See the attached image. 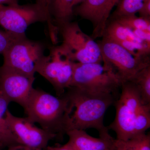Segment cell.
Returning a JSON list of instances; mask_svg holds the SVG:
<instances>
[{
	"label": "cell",
	"instance_id": "4fadbf2b",
	"mask_svg": "<svg viewBox=\"0 0 150 150\" xmlns=\"http://www.w3.org/2000/svg\"><path fill=\"white\" fill-rule=\"evenodd\" d=\"M116 110L114 121L108 127L116 135V139L126 141L134 137V123L136 111L118 98L114 104Z\"/></svg>",
	"mask_w": 150,
	"mask_h": 150
},
{
	"label": "cell",
	"instance_id": "7a4b0ae2",
	"mask_svg": "<svg viewBox=\"0 0 150 150\" xmlns=\"http://www.w3.org/2000/svg\"><path fill=\"white\" fill-rule=\"evenodd\" d=\"M67 90L65 93L75 108L70 116L69 130L94 129L99 132V136L109 134V129L103 123L104 115L118 97L112 94L89 92L73 87Z\"/></svg>",
	"mask_w": 150,
	"mask_h": 150
},
{
	"label": "cell",
	"instance_id": "d4e9b609",
	"mask_svg": "<svg viewBox=\"0 0 150 150\" xmlns=\"http://www.w3.org/2000/svg\"><path fill=\"white\" fill-rule=\"evenodd\" d=\"M46 150H75L68 143L65 144L61 146H48L46 148Z\"/></svg>",
	"mask_w": 150,
	"mask_h": 150
},
{
	"label": "cell",
	"instance_id": "3957f363",
	"mask_svg": "<svg viewBox=\"0 0 150 150\" xmlns=\"http://www.w3.org/2000/svg\"><path fill=\"white\" fill-rule=\"evenodd\" d=\"M48 23L49 35L54 44L58 42L59 30L50 14L36 3L25 5H0V25L14 34L24 35L28 28L36 22Z\"/></svg>",
	"mask_w": 150,
	"mask_h": 150
},
{
	"label": "cell",
	"instance_id": "5bb4252c",
	"mask_svg": "<svg viewBox=\"0 0 150 150\" xmlns=\"http://www.w3.org/2000/svg\"><path fill=\"white\" fill-rule=\"evenodd\" d=\"M75 0H51L50 11L54 25L59 29L63 25L71 21Z\"/></svg>",
	"mask_w": 150,
	"mask_h": 150
},
{
	"label": "cell",
	"instance_id": "4316f807",
	"mask_svg": "<svg viewBox=\"0 0 150 150\" xmlns=\"http://www.w3.org/2000/svg\"><path fill=\"white\" fill-rule=\"evenodd\" d=\"M18 4V0H0V5H16Z\"/></svg>",
	"mask_w": 150,
	"mask_h": 150
},
{
	"label": "cell",
	"instance_id": "1f68e13d",
	"mask_svg": "<svg viewBox=\"0 0 150 150\" xmlns=\"http://www.w3.org/2000/svg\"><path fill=\"white\" fill-rule=\"evenodd\" d=\"M0 145H1V146H2L4 147V146H3V145H2V144H1V142H0Z\"/></svg>",
	"mask_w": 150,
	"mask_h": 150
},
{
	"label": "cell",
	"instance_id": "30bf717a",
	"mask_svg": "<svg viewBox=\"0 0 150 150\" xmlns=\"http://www.w3.org/2000/svg\"><path fill=\"white\" fill-rule=\"evenodd\" d=\"M35 80V76L0 67V93L10 103H16L23 108L33 90Z\"/></svg>",
	"mask_w": 150,
	"mask_h": 150
},
{
	"label": "cell",
	"instance_id": "f1b7e54d",
	"mask_svg": "<svg viewBox=\"0 0 150 150\" xmlns=\"http://www.w3.org/2000/svg\"><path fill=\"white\" fill-rule=\"evenodd\" d=\"M84 0H75L74 3V6L79 4L81 3Z\"/></svg>",
	"mask_w": 150,
	"mask_h": 150
},
{
	"label": "cell",
	"instance_id": "cb8c5ba5",
	"mask_svg": "<svg viewBox=\"0 0 150 150\" xmlns=\"http://www.w3.org/2000/svg\"><path fill=\"white\" fill-rule=\"evenodd\" d=\"M138 13L141 17L150 18V0H145Z\"/></svg>",
	"mask_w": 150,
	"mask_h": 150
},
{
	"label": "cell",
	"instance_id": "603a6c76",
	"mask_svg": "<svg viewBox=\"0 0 150 150\" xmlns=\"http://www.w3.org/2000/svg\"><path fill=\"white\" fill-rule=\"evenodd\" d=\"M134 34L143 42L150 44V31L141 30H133Z\"/></svg>",
	"mask_w": 150,
	"mask_h": 150
},
{
	"label": "cell",
	"instance_id": "4dcf8cb0",
	"mask_svg": "<svg viewBox=\"0 0 150 150\" xmlns=\"http://www.w3.org/2000/svg\"><path fill=\"white\" fill-rule=\"evenodd\" d=\"M4 148V147L2 146H1L0 145V150H2V149L3 148Z\"/></svg>",
	"mask_w": 150,
	"mask_h": 150
},
{
	"label": "cell",
	"instance_id": "d6986e66",
	"mask_svg": "<svg viewBox=\"0 0 150 150\" xmlns=\"http://www.w3.org/2000/svg\"><path fill=\"white\" fill-rule=\"evenodd\" d=\"M145 0H119L117 7L109 18L134 15L138 13Z\"/></svg>",
	"mask_w": 150,
	"mask_h": 150
},
{
	"label": "cell",
	"instance_id": "9c48e42d",
	"mask_svg": "<svg viewBox=\"0 0 150 150\" xmlns=\"http://www.w3.org/2000/svg\"><path fill=\"white\" fill-rule=\"evenodd\" d=\"M6 121L19 144L31 149H46L56 134L38 128L27 118L14 115L8 109L6 111Z\"/></svg>",
	"mask_w": 150,
	"mask_h": 150
},
{
	"label": "cell",
	"instance_id": "277c9868",
	"mask_svg": "<svg viewBox=\"0 0 150 150\" xmlns=\"http://www.w3.org/2000/svg\"><path fill=\"white\" fill-rule=\"evenodd\" d=\"M97 43L103 67L122 83L130 81L140 71L150 66V56L136 57L118 43L105 38Z\"/></svg>",
	"mask_w": 150,
	"mask_h": 150
},
{
	"label": "cell",
	"instance_id": "52a82bcc",
	"mask_svg": "<svg viewBox=\"0 0 150 150\" xmlns=\"http://www.w3.org/2000/svg\"><path fill=\"white\" fill-rule=\"evenodd\" d=\"M62 45L73 61L81 64L102 63L98 43L81 29L79 23L71 21L59 28Z\"/></svg>",
	"mask_w": 150,
	"mask_h": 150
},
{
	"label": "cell",
	"instance_id": "83f0119b",
	"mask_svg": "<svg viewBox=\"0 0 150 150\" xmlns=\"http://www.w3.org/2000/svg\"><path fill=\"white\" fill-rule=\"evenodd\" d=\"M6 150H39L31 149H28L24 147L21 146H12L8 148Z\"/></svg>",
	"mask_w": 150,
	"mask_h": 150
},
{
	"label": "cell",
	"instance_id": "8fae6325",
	"mask_svg": "<svg viewBox=\"0 0 150 150\" xmlns=\"http://www.w3.org/2000/svg\"><path fill=\"white\" fill-rule=\"evenodd\" d=\"M79 5L74 9V14L91 23L93 39L102 38L114 6L113 0H84Z\"/></svg>",
	"mask_w": 150,
	"mask_h": 150
},
{
	"label": "cell",
	"instance_id": "2e32d148",
	"mask_svg": "<svg viewBox=\"0 0 150 150\" xmlns=\"http://www.w3.org/2000/svg\"><path fill=\"white\" fill-rule=\"evenodd\" d=\"M10 102L0 93V142L4 147L21 146L12 134L6 121L5 115Z\"/></svg>",
	"mask_w": 150,
	"mask_h": 150
},
{
	"label": "cell",
	"instance_id": "5b68a950",
	"mask_svg": "<svg viewBox=\"0 0 150 150\" xmlns=\"http://www.w3.org/2000/svg\"><path fill=\"white\" fill-rule=\"evenodd\" d=\"M121 84V81L106 69L102 63H75L70 87L89 92L112 94L117 96Z\"/></svg>",
	"mask_w": 150,
	"mask_h": 150
},
{
	"label": "cell",
	"instance_id": "44dd1931",
	"mask_svg": "<svg viewBox=\"0 0 150 150\" xmlns=\"http://www.w3.org/2000/svg\"><path fill=\"white\" fill-rule=\"evenodd\" d=\"M24 35L0 30V54L3 55L15 41Z\"/></svg>",
	"mask_w": 150,
	"mask_h": 150
},
{
	"label": "cell",
	"instance_id": "ba28073f",
	"mask_svg": "<svg viewBox=\"0 0 150 150\" xmlns=\"http://www.w3.org/2000/svg\"><path fill=\"white\" fill-rule=\"evenodd\" d=\"M45 46L23 35L15 41L3 54L2 66L30 76H34L43 59Z\"/></svg>",
	"mask_w": 150,
	"mask_h": 150
},
{
	"label": "cell",
	"instance_id": "ffe728a7",
	"mask_svg": "<svg viewBox=\"0 0 150 150\" xmlns=\"http://www.w3.org/2000/svg\"><path fill=\"white\" fill-rule=\"evenodd\" d=\"M113 19L132 30H141L150 31V18L138 17L134 15L120 17Z\"/></svg>",
	"mask_w": 150,
	"mask_h": 150
},
{
	"label": "cell",
	"instance_id": "f546056e",
	"mask_svg": "<svg viewBox=\"0 0 150 150\" xmlns=\"http://www.w3.org/2000/svg\"><path fill=\"white\" fill-rule=\"evenodd\" d=\"M118 1H119V0H113V3L114 6L116 5L117 3H118Z\"/></svg>",
	"mask_w": 150,
	"mask_h": 150
},
{
	"label": "cell",
	"instance_id": "7402d4cb",
	"mask_svg": "<svg viewBox=\"0 0 150 150\" xmlns=\"http://www.w3.org/2000/svg\"><path fill=\"white\" fill-rule=\"evenodd\" d=\"M134 150H150V135L146 133L128 140Z\"/></svg>",
	"mask_w": 150,
	"mask_h": 150
},
{
	"label": "cell",
	"instance_id": "9a60e30c",
	"mask_svg": "<svg viewBox=\"0 0 150 150\" xmlns=\"http://www.w3.org/2000/svg\"><path fill=\"white\" fill-rule=\"evenodd\" d=\"M102 38L116 43L122 41L145 43L138 38L132 30L118 22L116 20L110 18L108 19Z\"/></svg>",
	"mask_w": 150,
	"mask_h": 150
},
{
	"label": "cell",
	"instance_id": "ac0fdd59",
	"mask_svg": "<svg viewBox=\"0 0 150 150\" xmlns=\"http://www.w3.org/2000/svg\"><path fill=\"white\" fill-rule=\"evenodd\" d=\"M150 126V104L143 105L135 114L133 138L144 134Z\"/></svg>",
	"mask_w": 150,
	"mask_h": 150
},
{
	"label": "cell",
	"instance_id": "6da1fadb",
	"mask_svg": "<svg viewBox=\"0 0 150 150\" xmlns=\"http://www.w3.org/2000/svg\"><path fill=\"white\" fill-rule=\"evenodd\" d=\"M23 109L30 121L38 123L42 129L58 137L69 131L74 108L65 93L56 97L33 88Z\"/></svg>",
	"mask_w": 150,
	"mask_h": 150
},
{
	"label": "cell",
	"instance_id": "7c38bea8",
	"mask_svg": "<svg viewBox=\"0 0 150 150\" xmlns=\"http://www.w3.org/2000/svg\"><path fill=\"white\" fill-rule=\"evenodd\" d=\"M66 134L69 137L67 143L75 150H116V139L110 134L95 138L79 129L69 130Z\"/></svg>",
	"mask_w": 150,
	"mask_h": 150
},
{
	"label": "cell",
	"instance_id": "484cf974",
	"mask_svg": "<svg viewBox=\"0 0 150 150\" xmlns=\"http://www.w3.org/2000/svg\"><path fill=\"white\" fill-rule=\"evenodd\" d=\"M50 1L51 0H36V4L46 10L50 14Z\"/></svg>",
	"mask_w": 150,
	"mask_h": 150
},
{
	"label": "cell",
	"instance_id": "e0dca14e",
	"mask_svg": "<svg viewBox=\"0 0 150 150\" xmlns=\"http://www.w3.org/2000/svg\"><path fill=\"white\" fill-rule=\"evenodd\" d=\"M130 81L137 87L143 104H150V66L140 71Z\"/></svg>",
	"mask_w": 150,
	"mask_h": 150
},
{
	"label": "cell",
	"instance_id": "8992f818",
	"mask_svg": "<svg viewBox=\"0 0 150 150\" xmlns=\"http://www.w3.org/2000/svg\"><path fill=\"white\" fill-rule=\"evenodd\" d=\"M75 63L62 45L53 46L38 66L36 72L53 86L57 96H62L71 86Z\"/></svg>",
	"mask_w": 150,
	"mask_h": 150
}]
</instances>
